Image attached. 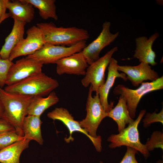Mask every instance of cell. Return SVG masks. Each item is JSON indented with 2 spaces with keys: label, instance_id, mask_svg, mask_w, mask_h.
I'll return each instance as SVG.
<instances>
[{
  "label": "cell",
  "instance_id": "obj_1",
  "mask_svg": "<svg viewBox=\"0 0 163 163\" xmlns=\"http://www.w3.org/2000/svg\"><path fill=\"white\" fill-rule=\"evenodd\" d=\"M0 93L4 109L2 118L14 127L18 135L24 137L23 122L34 96L8 92L0 87Z\"/></svg>",
  "mask_w": 163,
  "mask_h": 163
},
{
  "label": "cell",
  "instance_id": "obj_2",
  "mask_svg": "<svg viewBox=\"0 0 163 163\" xmlns=\"http://www.w3.org/2000/svg\"><path fill=\"white\" fill-rule=\"evenodd\" d=\"M37 26L42 31L45 44L70 46L89 37L87 30L76 27H57L52 22L38 23Z\"/></svg>",
  "mask_w": 163,
  "mask_h": 163
},
{
  "label": "cell",
  "instance_id": "obj_3",
  "mask_svg": "<svg viewBox=\"0 0 163 163\" xmlns=\"http://www.w3.org/2000/svg\"><path fill=\"white\" fill-rule=\"evenodd\" d=\"M59 86L57 80L42 72L13 85L7 86L4 89L9 93L43 97L49 95Z\"/></svg>",
  "mask_w": 163,
  "mask_h": 163
},
{
  "label": "cell",
  "instance_id": "obj_4",
  "mask_svg": "<svg viewBox=\"0 0 163 163\" xmlns=\"http://www.w3.org/2000/svg\"><path fill=\"white\" fill-rule=\"evenodd\" d=\"M146 112L145 109L141 110L136 119L126 127L118 134L111 135L107 139L110 142L109 147L111 149L122 146L131 147L140 152L146 160L150 153L145 145L140 142L138 130V125Z\"/></svg>",
  "mask_w": 163,
  "mask_h": 163
},
{
  "label": "cell",
  "instance_id": "obj_5",
  "mask_svg": "<svg viewBox=\"0 0 163 163\" xmlns=\"http://www.w3.org/2000/svg\"><path fill=\"white\" fill-rule=\"evenodd\" d=\"M163 88V76L150 82H143L138 88L135 89H130L124 85L119 84L116 86L113 93L120 95L125 99L129 115L134 118L136 116V109L142 97L146 94Z\"/></svg>",
  "mask_w": 163,
  "mask_h": 163
},
{
  "label": "cell",
  "instance_id": "obj_6",
  "mask_svg": "<svg viewBox=\"0 0 163 163\" xmlns=\"http://www.w3.org/2000/svg\"><path fill=\"white\" fill-rule=\"evenodd\" d=\"M92 87H89L86 104L87 114L85 118L79 121L81 126L93 138L97 137V129L101 121L107 117V113L104 110L99 98L98 92L92 96Z\"/></svg>",
  "mask_w": 163,
  "mask_h": 163
},
{
  "label": "cell",
  "instance_id": "obj_7",
  "mask_svg": "<svg viewBox=\"0 0 163 163\" xmlns=\"http://www.w3.org/2000/svg\"><path fill=\"white\" fill-rule=\"evenodd\" d=\"M86 41H82L70 46L46 43L35 53L27 57L43 64L55 63L60 59L81 51L86 46Z\"/></svg>",
  "mask_w": 163,
  "mask_h": 163
},
{
  "label": "cell",
  "instance_id": "obj_8",
  "mask_svg": "<svg viewBox=\"0 0 163 163\" xmlns=\"http://www.w3.org/2000/svg\"><path fill=\"white\" fill-rule=\"evenodd\" d=\"M118 48L115 47L108 51L103 56L89 65L87 68L85 77L81 80L83 86L91 85L93 91L97 92L105 82V72L113 53Z\"/></svg>",
  "mask_w": 163,
  "mask_h": 163
},
{
  "label": "cell",
  "instance_id": "obj_9",
  "mask_svg": "<svg viewBox=\"0 0 163 163\" xmlns=\"http://www.w3.org/2000/svg\"><path fill=\"white\" fill-rule=\"evenodd\" d=\"M43 64L34 59L27 57L13 63L8 74L5 85L10 86L31 75L42 72Z\"/></svg>",
  "mask_w": 163,
  "mask_h": 163
},
{
  "label": "cell",
  "instance_id": "obj_10",
  "mask_svg": "<svg viewBox=\"0 0 163 163\" xmlns=\"http://www.w3.org/2000/svg\"><path fill=\"white\" fill-rule=\"evenodd\" d=\"M26 33V38L23 39L11 52L9 58L11 61L20 56L32 54L45 44L42 31L37 26L30 27Z\"/></svg>",
  "mask_w": 163,
  "mask_h": 163
},
{
  "label": "cell",
  "instance_id": "obj_11",
  "mask_svg": "<svg viewBox=\"0 0 163 163\" xmlns=\"http://www.w3.org/2000/svg\"><path fill=\"white\" fill-rule=\"evenodd\" d=\"M47 117L53 120L61 121L68 129L69 136L65 138V140L67 143L70 141H73L74 139L72 135L74 132L78 131L85 134L91 140L96 150L99 152L101 151V138L100 136L96 138H93L89 135L88 133L80 126L79 121H76L70 113L68 110L63 107H56L47 114Z\"/></svg>",
  "mask_w": 163,
  "mask_h": 163
},
{
  "label": "cell",
  "instance_id": "obj_12",
  "mask_svg": "<svg viewBox=\"0 0 163 163\" xmlns=\"http://www.w3.org/2000/svg\"><path fill=\"white\" fill-rule=\"evenodd\" d=\"M110 22L109 21L104 22L99 36L82 51L88 65H91L98 59L101 50L113 42L118 36L119 32L115 34L110 32Z\"/></svg>",
  "mask_w": 163,
  "mask_h": 163
},
{
  "label": "cell",
  "instance_id": "obj_13",
  "mask_svg": "<svg viewBox=\"0 0 163 163\" xmlns=\"http://www.w3.org/2000/svg\"><path fill=\"white\" fill-rule=\"evenodd\" d=\"M118 71L122 72L126 75L132 85L138 87L145 81H155L160 77L158 73L152 69L149 64L141 62L136 66L118 65Z\"/></svg>",
  "mask_w": 163,
  "mask_h": 163
},
{
  "label": "cell",
  "instance_id": "obj_14",
  "mask_svg": "<svg viewBox=\"0 0 163 163\" xmlns=\"http://www.w3.org/2000/svg\"><path fill=\"white\" fill-rule=\"evenodd\" d=\"M55 63L56 72L59 75L67 74L85 75L88 66L82 51L60 59Z\"/></svg>",
  "mask_w": 163,
  "mask_h": 163
},
{
  "label": "cell",
  "instance_id": "obj_15",
  "mask_svg": "<svg viewBox=\"0 0 163 163\" xmlns=\"http://www.w3.org/2000/svg\"><path fill=\"white\" fill-rule=\"evenodd\" d=\"M117 61L112 58L108 66V74L107 80L104 85L100 87L98 91L101 105L105 111L108 112L113 107V102L109 104L108 97L110 90L114 85L117 78H121L125 81L128 80L126 75L123 73H120L117 69Z\"/></svg>",
  "mask_w": 163,
  "mask_h": 163
},
{
  "label": "cell",
  "instance_id": "obj_16",
  "mask_svg": "<svg viewBox=\"0 0 163 163\" xmlns=\"http://www.w3.org/2000/svg\"><path fill=\"white\" fill-rule=\"evenodd\" d=\"M159 36V34L155 32L149 38L145 36L136 38L133 58L138 59L140 62H145L152 66L156 65L157 63L155 61L156 54L152 49V46Z\"/></svg>",
  "mask_w": 163,
  "mask_h": 163
},
{
  "label": "cell",
  "instance_id": "obj_17",
  "mask_svg": "<svg viewBox=\"0 0 163 163\" xmlns=\"http://www.w3.org/2000/svg\"><path fill=\"white\" fill-rule=\"evenodd\" d=\"M12 30L5 39V42L0 50V57L8 59L14 48L24 39V26L26 23L15 18Z\"/></svg>",
  "mask_w": 163,
  "mask_h": 163
},
{
  "label": "cell",
  "instance_id": "obj_18",
  "mask_svg": "<svg viewBox=\"0 0 163 163\" xmlns=\"http://www.w3.org/2000/svg\"><path fill=\"white\" fill-rule=\"evenodd\" d=\"M6 5L7 9L9 11L10 17L13 19L27 23H30L34 18V7L30 3L23 0H8Z\"/></svg>",
  "mask_w": 163,
  "mask_h": 163
},
{
  "label": "cell",
  "instance_id": "obj_19",
  "mask_svg": "<svg viewBox=\"0 0 163 163\" xmlns=\"http://www.w3.org/2000/svg\"><path fill=\"white\" fill-rule=\"evenodd\" d=\"M107 117L111 118L117 123L119 132L123 129L126 125L134 121L129 115L126 101L121 95L117 105L107 113Z\"/></svg>",
  "mask_w": 163,
  "mask_h": 163
},
{
  "label": "cell",
  "instance_id": "obj_20",
  "mask_svg": "<svg viewBox=\"0 0 163 163\" xmlns=\"http://www.w3.org/2000/svg\"><path fill=\"white\" fill-rule=\"evenodd\" d=\"M42 122L40 117L27 115L22 123V130L25 139L34 140L40 145L43 144V140L41 134V125Z\"/></svg>",
  "mask_w": 163,
  "mask_h": 163
},
{
  "label": "cell",
  "instance_id": "obj_21",
  "mask_svg": "<svg viewBox=\"0 0 163 163\" xmlns=\"http://www.w3.org/2000/svg\"><path fill=\"white\" fill-rule=\"evenodd\" d=\"M27 139L17 142L0 150V163H20L22 152L29 147Z\"/></svg>",
  "mask_w": 163,
  "mask_h": 163
},
{
  "label": "cell",
  "instance_id": "obj_22",
  "mask_svg": "<svg viewBox=\"0 0 163 163\" xmlns=\"http://www.w3.org/2000/svg\"><path fill=\"white\" fill-rule=\"evenodd\" d=\"M59 100L53 91L50 92L46 97L38 96H34L28 107L27 115L40 117L46 109L57 103Z\"/></svg>",
  "mask_w": 163,
  "mask_h": 163
},
{
  "label": "cell",
  "instance_id": "obj_23",
  "mask_svg": "<svg viewBox=\"0 0 163 163\" xmlns=\"http://www.w3.org/2000/svg\"><path fill=\"white\" fill-rule=\"evenodd\" d=\"M31 4L39 10L41 17L44 20L52 18L56 21L58 19L56 13L55 0H23Z\"/></svg>",
  "mask_w": 163,
  "mask_h": 163
},
{
  "label": "cell",
  "instance_id": "obj_24",
  "mask_svg": "<svg viewBox=\"0 0 163 163\" xmlns=\"http://www.w3.org/2000/svg\"><path fill=\"white\" fill-rule=\"evenodd\" d=\"M25 139L24 137L18 135L15 130L0 135V150L17 142Z\"/></svg>",
  "mask_w": 163,
  "mask_h": 163
},
{
  "label": "cell",
  "instance_id": "obj_25",
  "mask_svg": "<svg viewBox=\"0 0 163 163\" xmlns=\"http://www.w3.org/2000/svg\"><path fill=\"white\" fill-rule=\"evenodd\" d=\"M145 145L149 152L154 150L155 148L163 149V133L160 131H155L151 135Z\"/></svg>",
  "mask_w": 163,
  "mask_h": 163
},
{
  "label": "cell",
  "instance_id": "obj_26",
  "mask_svg": "<svg viewBox=\"0 0 163 163\" xmlns=\"http://www.w3.org/2000/svg\"><path fill=\"white\" fill-rule=\"evenodd\" d=\"M9 59H3L0 57V87L2 88L5 82L8 71L13 64Z\"/></svg>",
  "mask_w": 163,
  "mask_h": 163
},
{
  "label": "cell",
  "instance_id": "obj_27",
  "mask_svg": "<svg viewBox=\"0 0 163 163\" xmlns=\"http://www.w3.org/2000/svg\"><path fill=\"white\" fill-rule=\"evenodd\" d=\"M142 121L143 126L145 128L149 126L152 123L155 122H160L163 124V108L158 113L155 111L152 113H146Z\"/></svg>",
  "mask_w": 163,
  "mask_h": 163
},
{
  "label": "cell",
  "instance_id": "obj_28",
  "mask_svg": "<svg viewBox=\"0 0 163 163\" xmlns=\"http://www.w3.org/2000/svg\"><path fill=\"white\" fill-rule=\"evenodd\" d=\"M138 153L136 149L127 147L126 153L120 163H139L136 158V155Z\"/></svg>",
  "mask_w": 163,
  "mask_h": 163
},
{
  "label": "cell",
  "instance_id": "obj_29",
  "mask_svg": "<svg viewBox=\"0 0 163 163\" xmlns=\"http://www.w3.org/2000/svg\"><path fill=\"white\" fill-rule=\"evenodd\" d=\"M14 130V127L9 122L3 118H0V135Z\"/></svg>",
  "mask_w": 163,
  "mask_h": 163
},
{
  "label": "cell",
  "instance_id": "obj_30",
  "mask_svg": "<svg viewBox=\"0 0 163 163\" xmlns=\"http://www.w3.org/2000/svg\"><path fill=\"white\" fill-rule=\"evenodd\" d=\"M8 0H0V20L5 14L6 3Z\"/></svg>",
  "mask_w": 163,
  "mask_h": 163
},
{
  "label": "cell",
  "instance_id": "obj_31",
  "mask_svg": "<svg viewBox=\"0 0 163 163\" xmlns=\"http://www.w3.org/2000/svg\"><path fill=\"white\" fill-rule=\"evenodd\" d=\"M4 109V107L1 99V95L0 93V118H2V117Z\"/></svg>",
  "mask_w": 163,
  "mask_h": 163
},
{
  "label": "cell",
  "instance_id": "obj_32",
  "mask_svg": "<svg viewBox=\"0 0 163 163\" xmlns=\"http://www.w3.org/2000/svg\"><path fill=\"white\" fill-rule=\"evenodd\" d=\"M10 17V15L9 13H6L4 16L0 20V24L5 19Z\"/></svg>",
  "mask_w": 163,
  "mask_h": 163
},
{
  "label": "cell",
  "instance_id": "obj_33",
  "mask_svg": "<svg viewBox=\"0 0 163 163\" xmlns=\"http://www.w3.org/2000/svg\"><path fill=\"white\" fill-rule=\"evenodd\" d=\"M156 163H163V160H159L156 162Z\"/></svg>",
  "mask_w": 163,
  "mask_h": 163
},
{
  "label": "cell",
  "instance_id": "obj_34",
  "mask_svg": "<svg viewBox=\"0 0 163 163\" xmlns=\"http://www.w3.org/2000/svg\"><path fill=\"white\" fill-rule=\"evenodd\" d=\"M100 163H105L103 162V161H100Z\"/></svg>",
  "mask_w": 163,
  "mask_h": 163
}]
</instances>
